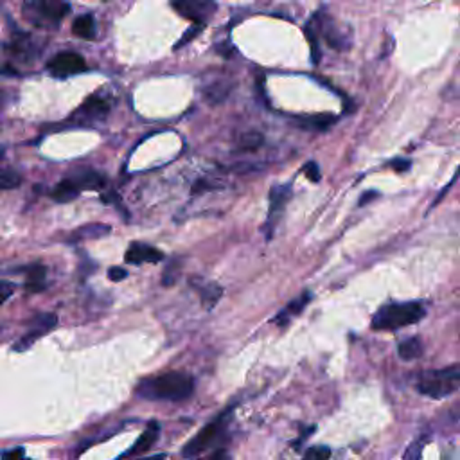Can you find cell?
I'll use <instances>...</instances> for the list:
<instances>
[{
	"label": "cell",
	"instance_id": "cell-1",
	"mask_svg": "<svg viewBox=\"0 0 460 460\" xmlns=\"http://www.w3.org/2000/svg\"><path fill=\"white\" fill-rule=\"evenodd\" d=\"M137 395L148 401H171L179 403L191 397L195 392V379L186 372H165L139 383Z\"/></svg>",
	"mask_w": 460,
	"mask_h": 460
},
{
	"label": "cell",
	"instance_id": "cell-2",
	"mask_svg": "<svg viewBox=\"0 0 460 460\" xmlns=\"http://www.w3.org/2000/svg\"><path fill=\"white\" fill-rule=\"evenodd\" d=\"M426 315V309L421 302L412 300V302H391L385 304L374 313L372 326L374 331H395L401 327L412 326L421 322Z\"/></svg>",
	"mask_w": 460,
	"mask_h": 460
},
{
	"label": "cell",
	"instance_id": "cell-3",
	"mask_svg": "<svg viewBox=\"0 0 460 460\" xmlns=\"http://www.w3.org/2000/svg\"><path fill=\"white\" fill-rule=\"evenodd\" d=\"M460 369L459 365H452L446 369L432 370L422 374L417 381V392L432 400H444L459 391Z\"/></svg>",
	"mask_w": 460,
	"mask_h": 460
},
{
	"label": "cell",
	"instance_id": "cell-4",
	"mask_svg": "<svg viewBox=\"0 0 460 460\" xmlns=\"http://www.w3.org/2000/svg\"><path fill=\"white\" fill-rule=\"evenodd\" d=\"M229 413L230 410H227L225 413L222 416H217L214 421L208 422L207 426L202 428V432L198 435L189 441V443L183 446L182 450V457H187V459H195V457H200L202 453L207 452L208 447H213L214 444L223 437L227 428V421H229Z\"/></svg>",
	"mask_w": 460,
	"mask_h": 460
},
{
	"label": "cell",
	"instance_id": "cell-5",
	"mask_svg": "<svg viewBox=\"0 0 460 460\" xmlns=\"http://www.w3.org/2000/svg\"><path fill=\"white\" fill-rule=\"evenodd\" d=\"M171 6L180 17L192 24H205L217 9L214 0H171Z\"/></svg>",
	"mask_w": 460,
	"mask_h": 460
},
{
	"label": "cell",
	"instance_id": "cell-6",
	"mask_svg": "<svg viewBox=\"0 0 460 460\" xmlns=\"http://www.w3.org/2000/svg\"><path fill=\"white\" fill-rule=\"evenodd\" d=\"M87 70V63L83 60L81 54L72 51L60 52L49 61V72L54 78H69V76L79 74Z\"/></svg>",
	"mask_w": 460,
	"mask_h": 460
},
{
	"label": "cell",
	"instance_id": "cell-7",
	"mask_svg": "<svg viewBox=\"0 0 460 460\" xmlns=\"http://www.w3.org/2000/svg\"><path fill=\"white\" fill-rule=\"evenodd\" d=\"M56 324H58L56 315H52V313H44V315H38L35 320L31 322V326H29V329H27V333L24 334L22 338L18 340L17 343H15L13 351H17V352L27 351V349H29L31 345L36 342V340H40L42 336H45L49 331L54 329Z\"/></svg>",
	"mask_w": 460,
	"mask_h": 460
},
{
	"label": "cell",
	"instance_id": "cell-8",
	"mask_svg": "<svg viewBox=\"0 0 460 460\" xmlns=\"http://www.w3.org/2000/svg\"><path fill=\"white\" fill-rule=\"evenodd\" d=\"M291 196V186H275L272 187L270 191V211H268V222H266L265 230H266V238H272L274 234V229L277 225V222L282 217V213L286 208L288 200Z\"/></svg>",
	"mask_w": 460,
	"mask_h": 460
},
{
	"label": "cell",
	"instance_id": "cell-9",
	"mask_svg": "<svg viewBox=\"0 0 460 460\" xmlns=\"http://www.w3.org/2000/svg\"><path fill=\"white\" fill-rule=\"evenodd\" d=\"M33 9L47 22L58 24L70 13V4L67 0H35Z\"/></svg>",
	"mask_w": 460,
	"mask_h": 460
},
{
	"label": "cell",
	"instance_id": "cell-10",
	"mask_svg": "<svg viewBox=\"0 0 460 460\" xmlns=\"http://www.w3.org/2000/svg\"><path fill=\"white\" fill-rule=\"evenodd\" d=\"M110 108H112V104H110V99L103 97L101 94H96V96H90L85 103L81 104V108L76 112V115L85 121L92 122V121H101L110 113Z\"/></svg>",
	"mask_w": 460,
	"mask_h": 460
},
{
	"label": "cell",
	"instance_id": "cell-11",
	"mask_svg": "<svg viewBox=\"0 0 460 460\" xmlns=\"http://www.w3.org/2000/svg\"><path fill=\"white\" fill-rule=\"evenodd\" d=\"M164 259V252L151 245L133 243L124 254V261L130 265H140V263H158Z\"/></svg>",
	"mask_w": 460,
	"mask_h": 460
},
{
	"label": "cell",
	"instance_id": "cell-12",
	"mask_svg": "<svg viewBox=\"0 0 460 460\" xmlns=\"http://www.w3.org/2000/svg\"><path fill=\"white\" fill-rule=\"evenodd\" d=\"M311 299H313L311 293H309V291H306V293H302L300 297H297L295 300H291L286 308L277 313V317L274 318V324H277L279 327H286L288 324H290L291 317H297L299 313L304 311L306 306L311 302Z\"/></svg>",
	"mask_w": 460,
	"mask_h": 460
},
{
	"label": "cell",
	"instance_id": "cell-13",
	"mask_svg": "<svg viewBox=\"0 0 460 460\" xmlns=\"http://www.w3.org/2000/svg\"><path fill=\"white\" fill-rule=\"evenodd\" d=\"M69 179L79 187V191H85V189L97 191V189H103L106 186V179L94 170H79L72 176H69Z\"/></svg>",
	"mask_w": 460,
	"mask_h": 460
},
{
	"label": "cell",
	"instance_id": "cell-14",
	"mask_svg": "<svg viewBox=\"0 0 460 460\" xmlns=\"http://www.w3.org/2000/svg\"><path fill=\"white\" fill-rule=\"evenodd\" d=\"M158 434H161V425L155 421H151L148 425V428H146V432H144V434L137 438V443L133 444V447L128 450V452L124 453L122 457H135V455H142V453H146L149 447L155 444V441L158 438Z\"/></svg>",
	"mask_w": 460,
	"mask_h": 460
},
{
	"label": "cell",
	"instance_id": "cell-15",
	"mask_svg": "<svg viewBox=\"0 0 460 460\" xmlns=\"http://www.w3.org/2000/svg\"><path fill=\"white\" fill-rule=\"evenodd\" d=\"M336 122L334 115L329 113H320V115H308V117H299L295 124L302 130H311V131H326Z\"/></svg>",
	"mask_w": 460,
	"mask_h": 460
},
{
	"label": "cell",
	"instance_id": "cell-16",
	"mask_svg": "<svg viewBox=\"0 0 460 460\" xmlns=\"http://www.w3.org/2000/svg\"><path fill=\"white\" fill-rule=\"evenodd\" d=\"M27 279H26V290L31 293L45 290V275H47V268L44 265H31L24 268Z\"/></svg>",
	"mask_w": 460,
	"mask_h": 460
},
{
	"label": "cell",
	"instance_id": "cell-17",
	"mask_svg": "<svg viewBox=\"0 0 460 460\" xmlns=\"http://www.w3.org/2000/svg\"><path fill=\"white\" fill-rule=\"evenodd\" d=\"M425 347H422V340L419 336H410V338L403 340L397 347V354L403 361H412L422 356Z\"/></svg>",
	"mask_w": 460,
	"mask_h": 460
},
{
	"label": "cell",
	"instance_id": "cell-18",
	"mask_svg": "<svg viewBox=\"0 0 460 460\" xmlns=\"http://www.w3.org/2000/svg\"><path fill=\"white\" fill-rule=\"evenodd\" d=\"M192 284H195V288L198 291H200V297L202 300H204V304L207 306V308H213V306L217 304V300L222 299L223 295V290L220 284H214V282H196L192 281Z\"/></svg>",
	"mask_w": 460,
	"mask_h": 460
},
{
	"label": "cell",
	"instance_id": "cell-19",
	"mask_svg": "<svg viewBox=\"0 0 460 460\" xmlns=\"http://www.w3.org/2000/svg\"><path fill=\"white\" fill-rule=\"evenodd\" d=\"M110 232L108 225H99V223H92V225H85L81 229L74 230L72 236L69 238V243H78V241H85V239H97L103 238Z\"/></svg>",
	"mask_w": 460,
	"mask_h": 460
},
{
	"label": "cell",
	"instance_id": "cell-20",
	"mask_svg": "<svg viewBox=\"0 0 460 460\" xmlns=\"http://www.w3.org/2000/svg\"><path fill=\"white\" fill-rule=\"evenodd\" d=\"M79 192H81L79 191V187L70 179H65L61 180V182L54 187V191L51 192V196L58 202V204H67V202L76 200L79 196Z\"/></svg>",
	"mask_w": 460,
	"mask_h": 460
},
{
	"label": "cell",
	"instance_id": "cell-21",
	"mask_svg": "<svg viewBox=\"0 0 460 460\" xmlns=\"http://www.w3.org/2000/svg\"><path fill=\"white\" fill-rule=\"evenodd\" d=\"M72 33L83 40H94L96 38V22L92 15H81L72 24Z\"/></svg>",
	"mask_w": 460,
	"mask_h": 460
},
{
	"label": "cell",
	"instance_id": "cell-22",
	"mask_svg": "<svg viewBox=\"0 0 460 460\" xmlns=\"http://www.w3.org/2000/svg\"><path fill=\"white\" fill-rule=\"evenodd\" d=\"M229 92L230 87L227 83H214V85H211V87L205 90V99L211 104L223 103V101L227 99V96H229Z\"/></svg>",
	"mask_w": 460,
	"mask_h": 460
},
{
	"label": "cell",
	"instance_id": "cell-23",
	"mask_svg": "<svg viewBox=\"0 0 460 460\" xmlns=\"http://www.w3.org/2000/svg\"><path fill=\"white\" fill-rule=\"evenodd\" d=\"M263 135L257 133V131H248V133H245L243 137H241V140H239V148L243 149V151H256L257 148H259L261 144H263Z\"/></svg>",
	"mask_w": 460,
	"mask_h": 460
},
{
	"label": "cell",
	"instance_id": "cell-24",
	"mask_svg": "<svg viewBox=\"0 0 460 460\" xmlns=\"http://www.w3.org/2000/svg\"><path fill=\"white\" fill-rule=\"evenodd\" d=\"M180 268H182V261H171L170 266L164 270V275H162V284L164 286H171L174 282L179 281L180 277Z\"/></svg>",
	"mask_w": 460,
	"mask_h": 460
},
{
	"label": "cell",
	"instance_id": "cell-25",
	"mask_svg": "<svg viewBox=\"0 0 460 460\" xmlns=\"http://www.w3.org/2000/svg\"><path fill=\"white\" fill-rule=\"evenodd\" d=\"M304 457L306 459H313V460H326L331 457V450L324 446H313L304 453Z\"/></svg>",
	"mask_w": 460,
	"mask_h": 460
},
{
	"label": "cell",
	"instance_id": "cell-26",
	"mask_svg": "<svg viewBox=\"0 0 460 460\" xmlns=\"http://www.w3.org/2000/svg\"><path fill=\"white\" fill-rule=\"evenodd\" d=\"M302 173H304L311 182H320V167H318L317 162L311 161L302 165Z\"/></svg>",
	"mask_w": 460,
	"mask_h": 460
},
{
	"label": "cell",
	"instance_id": "cell-27",
	"mask_svg": "<svg viewBox=\"0 0 460 460\" xmlns=\"http://www.w3.org/2000/svg\"><path fill=\"white\" fill-rule=\"evenodd\" d=\"M204 27H205V24H192L191 29L186 31V35L182 36V40H180L179 44L174 45V49H180V47H182V45H186L187 42H191V40L195 38V36L198 35V33H200V31H204Z\"/></svg>",
	"mask_w": 460,
	"mask_h": 460
},
{
	"label": "cell",
	"instance_id": "cell-28",
	"mask_svg": "<svg viewBox=\"0 0 460 460\" xmlns=\"http://www.w3.org/2000/svg\"><path fill=\"white\" fill-rule=\"evenodd\" d=\"M15 293V284L8 281H0V306Z\"/></svg>",
	"mask_w": 460,
	"mask_h": 460
},
{
	"label": "cell",
	"instance_id": "cell-29",
	"mask_svg": "<svg viewBox=\"0 0 460 460\" xmlns=\"http://www.w3.org/2000/svg\"><path fill=\"white\" fill-rule=\"evenodd\" d=\"M388 165H391L395 173H404V171H409L410 167H412V162L404 161V158H395V161H392Z\"/></svg>",
	"mask_w": 460,
	"mask_h": 460
},
{
	"label": "cell",
	"instance_id": "cell-30",
	"mask_svg": "<svg viewBox=\"0 0 460 460\" xmlns=\"http://www.w3.org/2000/svg\"><path fill=\"white\" fill-rule=\"evenodd\" d=\"M108 277H110V281H113V282L124 281V279L128 277V272L124 268H110Z\"/></svg>",
	"mask_w": 460,
	"mask_h": 460
},
{
	"label": "cell",
	"instance_id": "cell-31",
	"mask_svg": "<svg viewBox=\"0 0 460 460\" xmlns=\"http://www.w3.org/2000/svg\"><path fill=\"white\" fill-rule=\"evenodd\" d=\"M0 457H2V459H22V457H26V450H24V447H17V450L2 452Z\"/></svg>",
	"mask_w": 460,
	"mask_h": 460
},
{
	"label": "cell",
	"instance_id": "cell-32",
	"mask_svg": "<svg viewBox=\"0 0 460 460\" xmlns=\"http://www.w3.org/2000/svg\"><path fill=\"white\" fill-rule=\"evenodd\" d=\"M372 198H378V192H376V191H367L363 196H360V202H358V204H360V205H367V204H369V200H372Z\"/></svg>",
	"mask_w": 460,
	"mask_h": 460
},
{
	"label": "cell",
	"instance_id": "cell-33",
	"mask_svg": "<svg viewBox=\"0 0 460 460\" xmlns=\"http://www.w3.org/2000/svg\"><path fill=\"white\" fill-rule=\"evenodd\" d=\"M222 457H229L227 453H214L213 459H222Z\"/></svg>",
	"mask_w": 460,
	"mask_h": 460
}]
</instances>
